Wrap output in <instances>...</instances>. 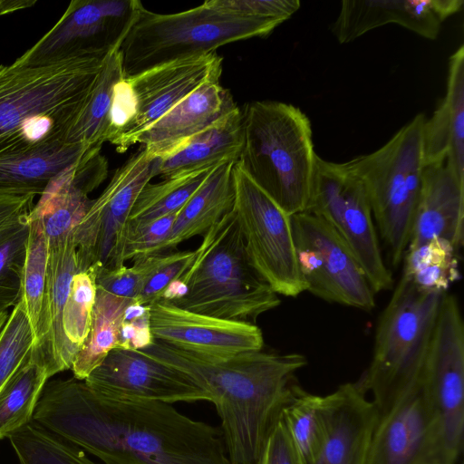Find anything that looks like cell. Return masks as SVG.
Returning a JSON list of instances; mask_svg holds the SVG:
<instances>
[{"label":"cell","instance_id":"44dd1931","mask_svg":"<svg viewBox=\"0 0 464 464\" xmlns=\"http://www.w3.org/2000/svg\"><path fill=\"white\" fill-rule=\"evenodd\" d=\"M237 106L219 79L206 82L160 119L138 139L151 156L163 159L182 149L194 136Z\"/></svg>","mask_w":464,"mask_h":464},{"label":"cell","instance_id":"cb8c5ba5","mask_svg":"<svg viewBox=\"0 0 464 464\" xmlns=\"http://www.w3.org/2000/svg\"><path fill=\"white\" fill-rule=\"evenodd\" d=\"M424 166L446 160L464 181V45L450 57L446 93L423 128Z\"/></svg>","mask_w":464,"mask_h":464},{"label":"cell","instance_id":"d6a6232c","mask_svg":"<svg viewBox=\"0 0 464 464\" xmlns=\"http://www.w3.org/2000/svg\"><path fill=\"white\" fill-rule=\"evenodd\" d=\"M215 167L182 173L155 184L149 182L134 203L128 227L180 210Z\"/></svg>","mask_w":464,"mask_h":464},{"label":"cell","instance_id":"ab89813d","mask_svg":"<svg viewBox=\"0 0 464 464\" xmlns=\"http://www.w3.org/2000/svg\"><path fill=\"white\" fill-rule=\"evenodd\" d=\"M179 211L152 221L128 227L123 260L150 253H157L169 236Z\"/></svg>","mask_w":464,"mask_h":464},{"label":"cell","instance_id":"74e56055","mask_svg":"<svg viewBox=\"0 0 464 464\" xmlns=\"http://www.w3.org/2000/svg\"><path fill=\"white\" fill-rule=\"evenodd\" d=\"M35 335L19 301L0 330V390L29 356Z\"/></svg>","mask_w":464,"mask_h":464},{"label":"cell","instance_id":"6da1fadb","mask_svg":"<svg viewBox=\"0 0 464 464\" xmlns=\"http://www.w3.org/2000/svg\"><path fill=\"white\" fill-rule=\"evenodd\" d=\"M33 420L105 464H230L216 427L169 403L105 399L75 378L47 381Z\"/></svg>","mask_w":464,"mask_h":464},{"label":"cell","instance_id":"7dc6e473","mask_svg":"<svg viewBox=\"0 0 464 464\" xmlns=\"http://www.w3.org/2000/svg\"><path fill=\"white\" fill-rule=\"evenodd\" d=\"M8 315H9L8 311H1L0 312V330L3 327L4 324L5 323Z\"/></svg>","mask_w":464,"mask_h":464},{"label":"cell","instance_id":"8d00e7d4","mask_svg":"<svg viewBox=\"0 0 464 464\" xmlns=\"http://www.w3.org/2000/svg\"><path fill=\"white\" fill-rule=\"evenodd\" d=\"M96 292L94 266L79 271L72 276L63 314V329L67 341L77 353L90 331Z\"/></svg>","mask_w":464,"mask_h":464},{"label":"cell","instance_id":"484cf974","mask_svg":"<svg viewBox=\"0 0 464 464\" xmlns=\"http://www.w3.org/2000/svg\"><path fill=\"white\" fill-rule=\"evenodd\" d=\"M234 163L224 162L213 169L201 187L179 210L171 232L159 252L174 249L185 240L203 236L232 210L235 198Z\"/></svg>","mask_w":464,"mask_h":464},{"label":"cell","instance_id":"8992f818","mask_svg":"<svg viewBox=\"0 0 464 464\" xmlns=\"http://www.w3.org/2000/svg\"><path fill=\"white\" fill-rule=\"evenodd\" d=\"M445 293L419 289L403 275L376 327L372 361L357 382L380 415L417 387Z\"/></svg>","mask_w":464,"mask_h":464},{"label":"cell","instance_id":"83f0119b","mask_svg":"<svg viewBox=\"0 0 464 464\" xmlns=\"http://www.w3.org/2000/svg\"><path fill=\"white\" fill-rule=\"evenodd\" d=\"M52 377L38 347L0 390V440L33 420L44 387Z\"/></svg>","mask_w":464,"mask_h":464},{"label":"cell","instance_id":"ffe728a7","mask_svg":"<svg viewBox=\"0 0 464 464\" xmlns=\"http://www.w3.org/2000/svg\"><path fill=\"white\" fill-rule=\"evenodd\" d=\"M325 440L315 464H367L380 413L357 382L323 396Z\"/></svg>","mask_w":464,"mask_h":464},{"label":"cell","instance_id":"4fadbf2b","mask_svg":"<svg viewBox=\"0 0 464 464\" xmlns=\"http://www.w3.org/2000/svg\"><path fill=\"white\" fill-rule=\"evenodd\" d=\"M291 223L306 291L327 302L365 311L373 309L375 293L338 234L309 212L292 215Z\"/></svg>","mask_w":464,"mask_h":464},{"label":"cell","instance_id":"9c48e42d","mask_svg":"<svg viewBox=\"0 0 464 464\" xmlns=\"http://www.w3.org/2000/svg\"><path fill=\"white\" fill-rule=\"evenodd\" d=\"M305 212L322 218L338 234L375 294L392 287L365 188L347 161L336 163L317 156Z\"/></svg>","mask_w":464,"mask_h":464},{"label":"cell","instance_id":"8fae6325","mask_svg":"<svg viewBox=\"0 0 464 464\" xmlns=\"http://www.w3.org/2000/svg\"><path fill=\"white\" fill-rule=\"evenodd\" d=\"M421 385L435 414L441 464H456L464 442V323L457 297L441 298Z\"/></svg>","mask_w":464,"mask_h":464},{"label":"cell","instance_id":"277c9868","mask_svg":"<svg viewBox=\"0 0 464 464\" xmlns=\"http://www.w3.org/2000/svg\"><path fill=\"white\" fill-rule=\"evenodd\" d=\"M243 116L238 167L288 215L305 212L317 156L311 123L297 107L248 103Z\"/></svg>","mask_w":464,"mask_h":464},{"label":"cell","instance_id":"bcb514c9","mask_svg":"<svg viewBox=\"0 0 464 464\" xmlns=\"http://www.w3.org/2000/svg\"><path fill=\"white\" fill-rule=\"evenodd\" d=\"M35 4V0H0V15L29 8Z\"/></svg>","mask_w":464,"mask_h":464},{"label":"cell","instance_id":"d4e9b609","mask_svg":"<svg viewBox=\"0 0 464 464\" xmlns=\"http://www.w3.org/2000/svg\"><path fill=\"white\" fill-rule=\"evenodd\" d=\"M243 145V116L238 108L194 136L182 149L160 159L159 175L164 179L237 162Z\"/></svg>","mask_w":464,"mask_h":464},{"label":"cell","instance_id":"2e32d148","mask_svg":"<svg viewBox=\"0 0 464 464\" xmlns=\"http://www.w3.org/2000/svg\"><path fill=\"white\" fill-rule=\"evenodd\" d=\"M83 382L96 394L114 401H210L209 394L187 374L139 350H111Z\"/></svg>","mask_w":464,"mask_h":464},{"label":"cell","instance_id":"ee69618b","mask_svg":"<svg viewBox=\"0 0 464 464\" xmlns=\"http://www.w3.org/2000/svg\"><path fill=\"white\" fill-rule=\"evenodd\" d=\"M259 464H296L292 447L280 420L267 439Z\"/></svg>","mask_w":464,"mask_h":464},{"label":"cell","instance_id":"60d3db41","mask_svg":"<svg viewBox=\"0 0 464 464\" xmlns=\"http://www.w3.org/2000/svg\"><path fill=\"white\" fill-rule=\"evenodd\" d=\"M95 267L97 287L131 301H138L144 284V269L140 261L133 258V265L117 267Z\"/></svg>","mask_w":464,"mask_h":464},{"label":"cell","instance_id":"b9f144b4","mask_svg":"<svg viewBox=\"0 0 464 464\" xmlns=\"http://www.w3.org/2000/svg\"><path fill=\"white\" fill-rule=\"evenodd\" d=\"M218 8L245 16L285 22L300 7L298 0H211Z\"/></svg>","mask_w":464,"mask_h":464},{"label":"cell","instance_id":"e575fe53","mask_svg":"<svg viewBox=\"0 0 464 464\" xmlns=\"http://www.w3.org/2000/svg\"><path fill=\"white\" fill-rule=\"evenodd\" d=\"M28 214L17 217L0 230V312L8 311L20 301L29 236Z\"/></svg>","mask_w":464,"mask_h":464},{"label":"cell","instance_id":"f6af8a7d","mask_svg":"<svg viewBox=\"0 0 464 464\" xmlns=\"http://www.w3.org/2000/svg\"><path fill=\"white\" fill-rule=\"evenodd\" d=\"M34 198L31 194L0 196V230L17 217L30 212Z\"/></svg>","mask_w":464,"mask_h":464},{"label":"cell","instance_id":"9a60e30c","mask_svg":"<svg viewBox=\"0 0 464 464\" xmlns=\"http://www.w3.org/2000/svg\"><path fill=\"white\" fill-rule=\"evenodd\" d=\"M222 57L216 52L177 60L125 77L131 102L129 121L110 141L122 153L139 137L198 88L220 79Z\"/></svg>","mask_w":464,"mask_h":464},{"label":"cell","instance_id":"1f68e13d","mask_svg":"<svg viewBox=\"0 0 464 464\" xmlns=\"http://www.w3.org/2000/svg\"><path fill=\"white\" fill-rule=\"evenodd\" d=\"M459 252L450 241L431 238L406 250L402 275L420 290L446 293L460 278Z\"/></svg>","mask_w":464,"mask_h":464},{"label":"cell","instance_id":"7402d4cb","mask_svg":"<svg viewBox=\"0 0 464 464\" xmlns=\"http://www.w3.org/2000/svg\"><path fill=\"white\" fill-rule=\"evenodd\" d=\"M434 237L450 241L458 250L463 246L464 181L446 160L424 166L408 248Z\"/></svg>","mask_w":464,"mask_h":464},{"label":"cell","instance_id":"d590c367","mask_svg":"<svg viewBox=\"0 0 464 464\" xmlns=\"http://www.w3.org/2000/svg\"><path fill=\"white\" fill-rule=\"evenodd\" d=\"M29 236L24 266L20 302L35 338L41 318L49 257L48 242L41 222L29 217Z\"/></svg>","mask_w":464,"mask_h":464},{"label":"cell","instance_id":"4316f807","mask_svg":"<svg viewBox=\"0 0 464 464\" xmlns=\"http://www.w3.org/2000/svg\"><path fill=\"white\" fill-rule=\"evenodd\" d=\"M91 148L56 142L27 153L0 157V196H40L56 175Z\"/></svg>","mask_w":464,"mask_h":464},{"label":"cell","instance_id":"4dcf8cb0","mask_svg":"<svg viewBox=\"0 0 464 464\" xmlns=\"http://www.w3.org/2000/svg\"><path fill=\"white\" fill-rule=\"evenodd\" d=\"M132 302L97 287L90 331L71 368L73 378L84 381L118 347L124 311Z\"/></svg>","mask_w":464,"mask_h":464},{"label":"cell","instance_id":"e0dca14e","mask_svg":"<svg viewBox=\"0 0 464 464\" xmlns=\"http://www.w3.org/2000/svg\"><path fill=\"white\" fill-rule=\"evenodd\" d=\"M154 340L209 358H227L262 350L261 330L254 324L226 320L159 300L150 304Z\"/></svg>","mask_w":464,"mask_h":464},{"label":"cell","instance_id":"f35d334b","mask_svg":"<svg viewBox=\"0 0 464 464\" xmlns=\"http://www.w3.org/2000/svg\"><path fill=\"white\" fill-rule=\"evenodd\" d=\"M195 254V250H188L140 255L145 280L138 302L150 305L160 300L169 285L189 267Z\"/></svg>","mask_w":464,"mask_h":464},{"label":"cell","instance_id":"5b68a950","mask_svg":"<svg viewBox=\"0 0 464 464\" xmlns=\"http://www.w3.org/2000/svg\"><path fill=\"white\" fill-rule=\"evenodd\" d=\"M189 267L179 278L182 297L170 302L194 313L256 324L280 298L256 273L246 255L233 211L203 236Z\"/></svg>","mask_w":464,"mask_h":464},{"label":"cell","instance_id":"836d02e7","mask_svg":"<svg viewBox=\"0 0 464 464\" xmlns=\"http://www.w3.org/2000/svg\"><path fill=\"white\" fill-rule=\"evenodd\" d=\"M8 439L19 464H102L34 420L10 434Z\"/></svg>","mask_w":464,"mask_h":464},{"label":"cell","instance_id":"ac0fdd59","mask_svg":"<svg viewBox=\"0 0 464 464\" xmlns=\"http://www.w3.org/2000/svg\"><path fill=\"white\" fill-rule=\"evenodd\" d=\"M367 464H441L439 426L421 382L380 415Z\"/></svg>","mask_w":464,"mask_h":464},{"label":"cell","instance_id":"7a4b0ae2","mask_svg":"<svg viewBox=\"0 0 464 464\" xmlns=\"http://www.w3.org/2000/svg\"><path fill=\"white\" fill-rule=\"evenodd\" d=\"M139 351L187 374L209 394L230 464H259L292 393L295 374L307 364L297 353L259 350L209 358L156 340Z\"/></svg>","mask_w":464,"mask_h":464},{"label":"cell","instance_id":"f546056e","mask_svg":"<svg viewBox=\"0 0 464 464\" xmlns=\"http://www.w3.org/2000/svg\"><path fill=\"white\" fill-rule=\"evenodd\" d=\"M296 464H315L325 440L323 396L293 385L280 419Z\"/></svg>","mask_w":464,"mask_h":464},{"label":"cell","instance_id":"7c38bea8","mask_svg":"<svg viewBox=\"0 0 464 464\" xmlns=\"http://www.w3.org/2000/svg\"><path fill=\"white\" fill-rule=\"evenodd\" d=\"M160 164V159L142 147L114 171L105 189L92 200L73 235L81 271L125 264L130 215L141 189L159 175Z\"/></svg>","mask_w":464,"mask_h":464},{"label":"cell","instance_id":"d6986e66","mask_svg":"<svg viewBox=\"0 0 464 464\" xmlns=\"http://www.w3.org/2000/svg\"><path fill=\"white\" fill-rule=\"evenodd\" d=\"M463 5L462 0H344L332 32L339 43L347 44L372 29L397 24L435 40L442 23Z\"/></svg>","mask_w":464,"mask_h":464},{"label":"cell","instance_id":"603a6c76","mask_svg":"<svg viewBox=\"0 0 464 464\" xmlns=\"http://www.w3.org/2000/svg\"><path fill=\"white\" fill-rule=\"evenodd\" d=\"M81 271L73 240L49 249L46 283L34 345L52 376L71 370L77 354L63 329V314L72 276Z\"/></svg>","mask_w":464,"mask_h":464},{"label":"cell","instance_id":"52a82bcc","mask_svg":"<svg viewBox=\"0 0 464 464\" xmlns=\"http://www.w3.org/2000/svg\"><path fill=\"white\" fill-rule=\"evenodd\" d=\"M283 22L245 16L211 0L175 14L142 6L120 51L125 77L177 60L203 55L233 42L270 34Z\"/></svg>","mask_w":464,"mask_h":464},{"label":"cell","instance_id":"3957f363","mask_svg":"<svg viewBox=\"0 0 464 464\" xmlns=\"http://www.w3.org/2000/svg\"><path fill=\"white\" fill-rule=\"evenodd\" d=\"M107 56L81 53L38 65H0V157L65 142Z\"/></svg>","mask_w":464,"mask_h":464},{"label":"cell","instance_id":"5bb4252c","mask_svg":"<svg viewBox=\"0 0 464 464\" xmlns=\"http://www.w3.org/2000/svg\"><path fill=\"white\" fill-rule=\"evenodd\" d=\"M143 6L139 0H72L57 23L15 61L38 65L75 53L119 50Z\"/></svg>","mask_w":464,"mask_h":464},{"label":"cell","instance_id":"7bdbcfd3","mask_svg":"<svg viewBox=\"0 0 464 464\" xmlns=\"http://www.w3.org/2000/svg\"><path fill=\"white\" fill-rule=\"evenodd\" d=\"M154 341L150 320V309L146 313L130 318L123 317L121 322L118 347L127 350H141Z\"/></svg>","mask_w":464,"mask_h":464},{"label":"cell","instance_id":"ba28073f","mask_svg":"<svg viewBox=\"0 0 464 464\" xmlns=\"http://www.w3.org/2000/svg\"><path fill=\"white\" fill-rule=\"evenodd\" d=\"M425 121L424 114H417L380 149L347 161L363 184L394 266L408 248L420 192Z\"/></svg>","mask_w":464,"mask_h":464},{"label":"cell","instance_id":"30bf717a","mask_svg":"<svg viewBox=\"0 0 464 464\" xmlns=\"http://www.w3.org/2000/svg\"><path fill=\"white\" fill-rule=\"evenodd\" d=\"M233 211L248 259L273 291L296 297L307 285L300 272L291 216L284 211L237 164L232 169Z\"/></svg>","mask_w":464,"mask_h":464},{"label":"cell","instance_id":"f1b7e54d","mask_svg":"<svg viewBox=\"0 0 464 464\" xmlns=\"http://www.w3.org/2000/svg\"><path fill=\"white\" fill-rule=\"evenodd\" d=\"M124 77L122 54L120 49L115 50L105 58L87 102L66 137V143L102 147L108 141L114 89Z\"/></svg>","mask_w":464,"mask_h":464}]
</instances>
